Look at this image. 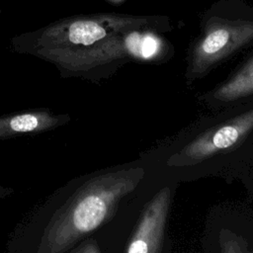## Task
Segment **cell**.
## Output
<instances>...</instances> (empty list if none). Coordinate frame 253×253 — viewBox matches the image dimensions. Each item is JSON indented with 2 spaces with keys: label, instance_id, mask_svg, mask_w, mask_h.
Returning <instances> with one entry per match:
<instances>
[{
  "label": "cell",
  "instance_id": "obj_5",
  "mask_svg": "<svg viewBox=\"0 0 253 253\" xmlns=\"http://www.w3.org/2000/svg\"><path fill=\"white\" fill-rule=\"evenodd\" d=\"M169 202L170 190L168 188L161 189L149 201L127 244L126 252L156 253L161 251Z\"/></svg>",
  "mask_w": 253,
  "mask_h": 253
},
{
  "label": "cell",
  "instance_id": "obj_7",
  "mask_svg": "<svg viewBox=\"0 0 253 253\" xmlns=\"http://www.w3.org/2000/svg\"><path fill=\"white\" fill-rule=\"evenodd\" d=\"M101 249L97 241L92 237H85L81 239L73 248L70 249L69 253H99Z\"/></svg>",
  "mask_w": 253,
  "mask_h": 253
},
{
  "label": "cell",
  "instance_id": "obj_8",
  "mask_svg": "<svg viewBox=\"0 0 253 253\" xmlns=\"http://www.w3.org/2000/svg\"><path fill=\"white\" fill-rule=\"evenodd\" d=\"M14 193H15V189L14 188L7 187V186H4V185L0 184V201L10 197Z\"/></svg>",
  "mask_w": 253,
  "mask_h": 253
},
{
  "label": "cell",
  "instance_id": "obj_1",
  "mask_svg": "<svg viewBox=\"0 0 253 253\" xmlns=\"http://www.w3.org/2000/svg\"><path fill=\"white\" fill-rule=\"evenodd\" d=\"M142 168L77 176L33 206L8 236L11 253H67L108 222L142 179Z\"/></svg>",
  "mask_w": 253,
  "mask_h": 253
},
{
  "label": "cell",
  "instance_id": "obj_4",
  "mask_svg": "<svg viewBox=\"0 0 253 253\" xmlns=\"http://www.w3.org/2000/svg\"><path fill=\"white\" fill-rule=\"evenodd\" d=\"M70 122V114L55 113L45 107L14 111L0 116V141L42 134Z\"/></svg>",
  "mask_w": 253,
  "mask_h": 253
},
{
  "label": "cell",
  "instance_id": "obj_3",
  "mask_svg": "<svg viewBox=\"0 0 253 253\" xmlns=\"http://www.w3.org/2000/svg\"><path fill=\"white\" fill-rule=\"evenodd\" d=\"M252 39V24H220L211 27L193 51L188 67V77L204 76L215 64Z\"/></svg>",
  "mask_w": 253,
  "mask_h": 253
},
{
  "label": "cell",
  "instance_id": "obj_6",
  "mask_svg": "<svg viewBox=\"0 0 253 253\" xmlns=\"http://www.w3.org/2000/svg\"><path fill=\"white\" fill-rule=\"evenodd\" d=\"M253 95V56L226 82L212 91L217 103H231Z\"/></svg>",
  "mask_w": 253,
  "mask_h": 253
},
{
  "label": "cell",
  "instance_id": "obj_2",
  "mask_svg": "<svg viewBox=\"0 0 253 253\" xmlns=\"http://www.w3.org/2000/svg\"><path fill=\"white\" fill-rule=\"evenodd\" d=\"M253 129V109L209 128L169 160L171 165H190L231 149Z\"/></svg>",
  "mask_w": 253,
  "mask_h": 253
}]
</instances>
